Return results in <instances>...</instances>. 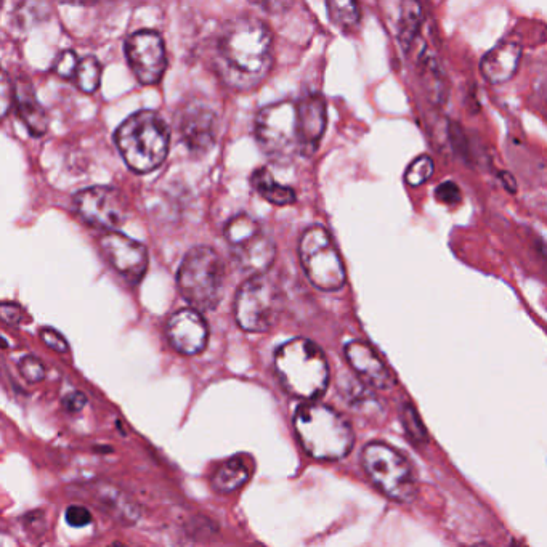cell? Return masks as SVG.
Listing matches in <instances>:
<instances>
[{
    "mask_svg": "<svg viewBox=\"0 0 547 547\" xmlns=\"http://www.w3.org/2000/svg\"><path fill=\"white\" fill-rule=\"evenodd\" d=\"M13 100H15L21 121L25 122L29 132L34 137L44 135L45 130L49 127V119H47V114H45L41 103L37 100L34 87L31 86L28 79H23V77L17 79L15 86H13Z\"/></svg>",
    "mask_w": 547,
    "mask_h": 547,
    "instance_id": "20",
    "label": "cell"
},
{
    "mask_svg": "<svg viewBox=\"0 0 547 547\" xmlns=\"http://www.w3.org/2000/svg\"><path fill=\"white\" fill-rule=\"evenodd\" d=\"M511 547H523V546H522V544L515 543V541H514V543L511 544Z\"/></svg>",
    "mask_w": 547,
    "mask_h": 547,
    "instance_id": "39",
    "label": "cell"
},
{
    "mask_svg": "<svg viewBox=\"0 0 547 547\" xmlns=\"http://www.w3.org/2000/svg\"><path fill=\"white\" fill-rule=\"evenodd\" d=\"M183 299L198 312H212L222 302L225 265L209 246H196L180 264L177 275Z\"/></svg>",
    "mask_w": 547,
    "mask_h": 547,
    "instance_id": "5",
    "label": "cell"
},
{
    "mask_svg": "<svg viewBox=\"0 0 547 547\" xmlns=\"http://www.w3.org/2000/svg\"><path fill=\"white\" fill-rule=\"evenodd\" d=\"M0 313H2V318L4 321H7L9 325H18L25 318V313L21 310V307L15 304H4L0 308Z\"/></svg>",
    "mask_w": 547,
    "mask_h": 547,
    "instance_id": "35",
    "label": "cell"
},
{
    "mask_svg": "<svg viewBox=\"0 0 547 547\" xmlns=\"http://www.w3.org/2000/svg\"><path fill=\"white\" fill-rule=\"evenodd\" d=\"M499 180H501V185L514 195L515 191H517V182H515L514 177L509 172H501Z\"/></svg>",
    "mask_w": 547,
    "mask_h": 547,
    "instance_id": "36",
    "label": "cell"
},
{
    "mask_svg": "<svg viewBox=\"0 0 547 547\" xmlns=\"http://www.w3.org/2000/svg\"><path fill=\"white\" fill-rule=\"evenodd\" d=\"M273 36L264 21L240 17L228 21L219 36L220 60L235 76L256 77L270 63Z\"/></svg>",
    "mask_w": 547,
    "mask_h": 547,
    "instance_id": "3",
    "label": "cell"
},
{
    "mask_svg": "<svg viewBox=\"0 0 547 547\" xmlns=\"http://www.w3.org/2000/svg\"><path fill=\"white\" fill-rule=\"evenodd\" d=\"M179 134L191 154L209 153L219 134L217 114L204 103H190L180 113Z\"/></svg>",
    "mask_w": 547,
    "mask_h": 547,
    "instance_id": "14",
    "label": "cell"
},
{
    "mask_svg": "<svg viewBox=\"0 0 547 547\" xmlns=\"http://www.w3.org/2000/svg\"><path fill=\"white\" fill-rule=\"evenodd\" d=\"M252 188L259 193L262 198L267 199L268 203L275 204V206H289V204L296 203V191L292 188L281 185L276 182L272 172L262 167L257 169L252 174Z\"/></svg>",
    "mask_w": 547,
    "mask_h": 547,
    "instance_id": "22",
    "label": "cell"
},
{
    "mask_svg": "<svg viewBox=\"0 0 547 547\" xmlns=\"http://www.w3.org/2000/svg\"><path fill=\"white\" fill-rule=\"evenodd\" d=\"M435 198L440 203L448 204V206H458L462 201L461 190L454 182H445L442 185H438L435 190Z\"/></svg>",
    "mask_w": 547,
    "mask_h": 547,
    "instance_id": "31",
    "label": "cell"
},
{
    "mask_svg": "<svg viewBox=\"0 0 547 547\" xmlns=\"http://www.w3.org/2000/svg\"><path fill=\"white\" fill-rule=\"evenodd\" d=\"M20 374L28 382H41L45 377V366L36 357H25L18 365Z\"/></svg>",
    "mask_w": 547,
    "mask_h": 547,
    "instance_id": "30",
    "label": "cell"
},
{
    "mask_svg": "<svg viewBox=\"0 0 547 547\" xmlns=\"http://www.w3.org/2000/svg\"><path fill=\"white\" fill-rule=\"evenodd\" d=\"M424 25V12L418 2H402L398 15V41L405 52H410Z\"/></svg>",
    "mask_w": 547,
    "mask_h": 547,
    "instance_id": "23",
    "label": "cell"
},
{
    "mask_svg": "<svg viewBox=\"0 0 547 547\" xmlns=\"http://www.w3.org/2000/svg\"><path fill=\"white\" fill-rule=\"evenodd\" d=\"M522 55V45L512 41L501 42L482 58L480 73L493 86L506 84L519 71Z\"/></svg>",
    "mask_w": 547,
    "mask_h": 547,
    "instance_id": "18",
    "label": "cell"
},
{
    "mask_svg": "<svg viewBox=\"0 0 547 547\" xmlns=\"http://www.w3.org/2000/svg\"><path fill=\"white\" fill-rule=\"evenodd\" d=\"M276 374L284 390L305 403L317 402L328 390V360L315 342L291 339L275 352Z\"/></svg>",
    "mask_w": 547,
    "mask_h": 547,
    "instance_id": "1",
    "label": "cell"
},
{
    "mask_svg": "<svg viewBox=\"0 0 547 547\" xmlns=\"http://www.w3.org/2000/svg\"><path fill=\"white\" fill-rule=\"evenodd\" d=\"M65 519L68 525L74 528L87 527L89 523H92V514L89 509L84 506H69L65 512Z\"/></svg>",
    "mask_w": 547,
    "mask_h": 547,
    "instance_id": "32",
    "label": "cell"
},
{
    "mask_svg": "<svg viewBox=\"0 0 547 547\" xmlns=\"http://www.w3.org/2000/svg\"><path fill=\"white\" fill-rule=\"evenodd\" d=\"M114 140L127 166L137 174H148L166 161L171 130L158 113L138 111L122 122Z\"/></svg>",
    "mask_w": 547,
    "mask_h": 547,
    "instance_id": "4",
    "label": "cell"
},
{
    "mask_svg": "<svg viewBox=\"0 0 547 547\" xmlns=\"http://www.w3.org/2000/svg\"><path fill=\"white\" fill-rule=\"evenodd\" d=\"M106 260L121 273L129 283H140L148 270V251L138 241L119 231H111L100 241Z\"/></svg>",
    "mask_w": 547,
    "mask_h": 547,
    "instance_id": "13",
    "label": "cell"
},
{
    "mask_svg": "<svg viewBox=\"0 0 547 547\" xmlns=\"http://www.w3.org/2000/svg\"><path fill=\"white\" fill-rule=\"evenodd\" d=\"M434 172V159L427 156V154H422L419 158L414 159L413 163L406 169L405 182L413 188L421 187V185L432 179Z\"/></svg>",
    "mask_w": 547,
    "mask_h": 547,
    "instance_id": "27",
    "label": "cell"
},
{
    "mask_svg": "<svg viewBox=\"0 0 547 547\" xmlns=\"http://www.w3.org/2000/svg\"><path fill=\"white\" fill-rule=\"evenodd\" d=\"M42 341L47 347L55 350L57 353H66L68 352V342H66L65 337L61 336L58 331L52 328H44L41 331Z\"/></svg>",
    "mask_w": 547,
    "mask_h": 547,
    "instance_id": "33",
    "label": "cell"
},
{
    "mask_svg": "<svg viewBox=\"0 0 547 547\" xmlns=\"http://www.w3.org/2000/svg\"><path fill=\"white\" fill-rule=\"evenodd\" d=\"M283 292L270 276L254 275L238 289L235 317L248 333H267L280 318Z\"/></svg>",
    "mask_w": 547,
    "mask_h": 547,
    "instance_id": "8",
    "label": "cell"
},
{
    "mask_svg": "<svg viewBox=\"0 0 547 547\" xmlns=\"http://www.w3.org/2000/svg\"><path fill=\"white\" fill-rule=\"evenodd\" d=\"M110 547H126V546H124V544H121V543H114V544H111Z\"/></svg>",
    "mask_w": 547,
    "mask_h": 547,
    "instance_id": "38",
    "label": "cell"
},
{
    "mask_svg": "<svg viewBox=\"0 0 547 547\" xmlns=\"http://www.w3.org/2000/svg\"><path fill=\"white\" fill-rule=\"evenodd\" d=\"M256 138L268 156L302 154L297 102H278L262 108L256 116Z\"/></svg>",
    "mask_w": 547,
    "mask_h": 547,
    "instance_id": "10",
    "label": "cell"
},
{
    "mask_svg": "<svg viewBox=\"0 0 547 547\" xmlns=\"http://www.w3.org/2000/svg\"><path fill=\"white\" fill-rule=\"evenodd\" d=\"M472 547H493V546H490V544H487V543H479V544H475V546H472Z\"/></svg>",
    "mask_w": 547,
    "mask_h": 547,
    "instance_id": "37",
    "label": "cell"
},
{
    "mask_svg": "<svg viewBox=\"0 0 547 547\" xmlns=\"http://www.w3.org/2000/svg\"><path fill=\"white\" fill-rule=\"evenodd\" d=\"M300 262L315 288L326 292L341 291L347 272L333 238L326 228L313 225L304 231L299 244Z\"/></svg>",
    "mask_w": 547,
    "mask_h": 547,
    "instance_id": "7",
    "label": "cell"
},
{
    "mask_svg": "<svg viewBox=\"0 0 547 547\" xmlns=\"http://www.w3.org/2000/svg\"><path fill=\"white\" fill-rule=\"evenodd\" d=\"M79 63H81V60L77 57L76 52H73V50H66V52H61L60 57L55 61L53 71H55L58 76L63 77V79H73V77H76Z\"/></svg>",
    "mask_w": 547,
    "mask_h": 547,
    "instance_id": "29",
    "label": "cell"
},
{
    "mask_svg": "<svg viewBox=\"0 0 547 547\" xmlns=\"http://www.w3.org/2000/svg\"><path fill=\"white\" fill-rule=\"evenodd\" d=\"M167 339L177 352L198 355L206 349L209 326L195 308H182L167 321Z\"/></svg>",
    "mask_w": 547,
    "mask_h": 547,
    "instance_id": "15",
    "label": "cell"
},
{
    "mask_svg": "<svg viewBox=\"0 0 547 547\" xmlns=\"http://www.w3.org/2000/svg\"><path fill=\"white\" fill-rule=\"evenodd\" d=\"M294 429L300 445L318 461H341L355 445L350 422L331 406L304 403L294 414Z\"/></svg>",
    "mask_w": 547,
    "mask_h": 547,
    "instance_id": "2",
    "label": "cell"
},
{
    "mask_svg": "<svg viewBox=\"0 0 547 547\" xmlns=\"http://www.w3.org/2000/svg\"><path fill=\"white\" fill-rule=\"evenodd\" d=\"M344 353L350 368L366 385L376 390H390L394 387V376L368 344L361 341L349 342L345 345Z\"/></svg>",
    "mask_w": 547,
    "mask_h": 547,
    "instance_id": "16",
    "label": "cell"
},
{
    "mask_svg": "<svg viewBox=\"0 0 547 547\" xmlns=\"http://www.w3.org/2000/svg\"><path fill=\"white\" fill-rule=\"evenodd\" d=\"M87 405V397L82 392H69L63 398V406L68 413H79Z\"/></svg>",
    "mask_w": 547,
    "mask_h": 547,
    "instance_id": "34",
    "label": "cell"
},
{
    "mask_svg": "<svg viewBox=\"0 0 547 547\" xmlns=\"http://www.w3.org/2000/svg\"><path fill=\"white\" fill-rule=\"evenodd\" d=\"M326 7H328L329 18L342 31H350L360 23L361 10L357 2L331 0Z\"/></svg>",
    "mask_w": 547,
    "mask_h": 547,
    "instance_id": "25",
    "label": "cell"
},
{
    "mask_svg": "<svg viewBox=\"0 0 547 547\" xmlns=\"http://www.w3.org/2000/svg\"><path fill=\"white\" fill-rule=\"evenodd\" d=\"M77 214L100 230L116 231L127 219V201L121 191L111 187H92L77 193Z\"/></svg>",
    "mask_w": 547,
    "mask_h": 547,
    "instance_id": "11",
    "label": "cell"
},
{
    "mask_svg": "<svg viewBox=\"0 0 547 547\" xmlns=\"http://www.w3.org/2000/svg\"><path fill=\"white\" fill-rule=\"evenodd\" d=\"M416 63H418L419 84L426 97L434 105H445L450 95V87H448L445 69L438 63V58L427 50L426 45H422Z\"/></svg>",
    "mask_w": 547,
    "mask_h": 547,
    "instance_id": "19",
    "label": "cell"
},
{
    "mask_svg": "<svg viewBox=\"0 0 547 547\" xmlns=\"http://www.w3.org/2000/svg\"><path fill=\"white\" fill-rule=\"evenodd\" d=\"M251 479V469L241 456L228 459L215 472L212 485L215 490L223 495H230L233 491L240 490Z\"/></svg>",
    "mask_w": 547,
    "mask_h": 547,
    "instance_id": "21",
    "label": "cell"
},
{
    "mask_svg": "<svg viewBox=\"0 0 547 547\" xmlns=\"http://www.w3.org/2000/svg\"><path fill=\"white\" fill-rule=\"evenodd\" d=\"M126 57L135 77L145 86L161 81L166 73V47L156 31L145 29L127 37Z\"/></svg>",
    "mask_w": 547,
    "mask_h": 547,
    "instance_id": "12",
    "label": "cell"
},
{
    "mask_svg": "<svg viewBox=\"0 0 547 547\" xmlns=\"http://www.w3.org/2000/svg\"><path fill=\"white\" fill-rule=\"evenodd\" d=\"M95 498H97L98 506L100 509H106L114 517L118 519H135L137 517V509L134 506H130L129 499L124 498L122 493L114 488L103 487L98 488L95 491ZM129 522V520H127Z\"/></svg>",
    "mask_w": 547,
    "mask_h": 547,
    "instance_id": "24",
    "label": "cell"
},
{
    "mask_svg": "<svg viewBox=\"0 0 547 547\" xmlns=\"http://www.w3.org/2000/svg\"><path fill=\"white\" fill-rule=\"evenodd\" d=\"M400 418H402L403 427L408 437L413 440L416 445H424L427 443V430L422 424L421 418H419L418 411L414 410L410 403L402 405L400 410Z\"/></svg>",
    "mask_w": 547,
    "mask_h": 547,
    "instance_id": "28",
    "label": "cell"
},
{
    "mask_svg": "<svg viewBox=\"0 0 547 547\" xmlns=\"http://www.w3.org/2000/svg\"><path fill=\"white\" fill-rule=\"evenodd\" d=\"M361 466L377 490L397 503H411L418 495L413 466L402 451L384 442H371L361 451Z\"/></svg>",
    "mask_w": 547,
    "mask_h": 547,
    "instance_id": "6",
    "label": "cell"
},
{
    "mask_svg": "<svg viewBox=\"0 0 547 547\" xmlns=\"http://www.w3.org/2000/svg\"><path fill=\"white\" fill-rule=\"evenodd\" d=\"M103 66L98 58L84 57L79 63L76 73V86L86 92V94H92L100 86L102 81Z\"/></svg>",
    "mask_w": 547,
    "mask_h": 547,
    "instance_id": "26",
    "label": "cell"
},
{
    "mask_svg": "<svg viewBox=\"0 0 547 547\" xmlns=\"http://www.w3.org/2000/svg\"><path fill=\"white\" fill-rule=\"evenodd\" d=\"M302 132V156H310L317 151L321 137L325 134L328 113L325 98L318 94H307L297 102Z\"/></svg>",
    "mask_w": 547,
    "mask_h": 547,
    "instance_id": "17",
    "label": "cell"
},
{
    "mask_svg": "<svg viewBox=\"0 0 547 547\" xmlns=\"http://www.w3.org/2000/svg\"><path fill=\"white\" fill-rule=\"evenodd\" d=\"M225 240L231 256L244 272L262 275L272 267L276 256L275 241L260 222L249 215H236L225 227Z\"/></svg>",
    "mask_w": 547,
    "mask_h": 547,
    "instance_id": "9",
    "label": "cell"
}]
</instances>
